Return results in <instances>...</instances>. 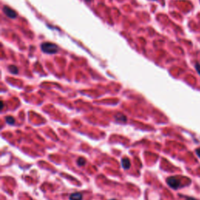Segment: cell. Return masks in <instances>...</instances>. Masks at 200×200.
Masks as SVG:
<instances>
[{
  "instance_id": "6da1fadb",
  "label": "cell",
  "mask_w": 200,
  "mask_h": 200,
  "mask_svg": "<svg viewBox=\"0 0 200 200\" xmlns=\"http://www.w3.org/2000/svg\"><path fill=\"white\" fill-rule=\"evenodd\" d=\"M41 49L45 53L47 54H55L58 51V47L57 45L50 42H45L42 43L41 45Z\"/></svg>"
},
{
  "instance_id": "7a4b0ae2",
  "label": "cell",
  "mask_w": 200,
  "mask_h": 200,
  "mask_svg": "<svg viewBox=\"0 0 200 200\" xmlns=\"http://www.w3.org/2000/svg\"><path fill=\"white\" fill-rule=\"evenodd\" d=\"M168 185L174 189H177L181 186V181L175 177H170L166 180Z\"/></svg>"
},
{
  "instance_id": "3957f363",
  "label": "cell",
  "mask_w": 200,
  "mask_h": 200,
  "mask_svg": "<svg viewBox=\"0 0 200 200\" xmlns=\"http://www.w3.org/2000/svg\"><path fill=\"white\" fill-rule=\"evenodd\" d=\"M2 10H3V13L7 16L8 17H10L11 19H15L16 17H17V14L13 9L10 8L9 6H3L2 8Z\"/></svg>"
},
{
  "instance_id": "277c9868",
  "label": "cell",
  "mask_w": 200,
  "mask_h": 200,
  "mask_svg": "<svg viewBox=\"0 0 200 200\" xmlns=\"http://www.w3.org/2000/svg\"><path fill=\"white\" fill-rule=\"evenodd\" d=\"M70 200H82V195L79 192H75L70 195Z\"/></svg>"
},
{
  "instance_id": "5b68a950",
  "label": "cell",
  "mask_w": 200,
  "mask_h": 200,
  "mask_svg": "<svg viewBox=\"0 0 200 200\" xmlns=\"http://www.w3.org/2000/svg\"><path fill=\"white\" fill-rule=\"evenodd\" d=\"M130 161L128 159H123L122 160V166L124 169H129L130 168Z\"/></svg>"
},
{
  "instance_id": "8992f818",
  "label": "cell",
  "mask_w": 200,
  "mask_h": 200,
  "mask_svg": "<svg viewBox=\"0 0 200 200\" xmlns=\"http://www.w3.org/2000/svg\"><path fill=\"white\" fill-rule=\"evenodd\" d=\"M9 70L11 72L12 74H16L18 73V69H17V67L16 66H13V65H11V66H9Z\"/></svg>"
},
{
  "instance_id": "52a82bcc",
  "label": "cell",
  "mask_w": 200,
  "mask_h": 200,
  "mask_svg": "<svg viewBox=\"0 0 200 200\" xmlns=\"http://www.w3.org/2000/svg\"><path fill=\"white\" fill-rule=\"evenodd\" d=\"M6 121L9 124H13L15 123V119L13 117H7L6 118Z\"/></svg>"
},
{
  "instance_id": "ba28073f",
  "label": "cell",
  "mask_w": 200,
  "mask_h": 200,
  "mask_svg": "<svg viewBox=\"0 0 200 200\" xmlns=\"http://www.w3.org/2000/svg\"><path fill=\"white\" fill-rule=\"evenodd\" d=\"M78 166H84V165L85 164V163H86V161H85V160L84 158H79L78 160Z\"/></svg>"
},
{
  "instance_id": "9c48e42d",
  "label": "cell",
  "mask_w": 200,
  "mask_h": 200,
  "mask_svg": "<svg viewBox=\"0 0 200 200\" xmlns=\"http://www.w3.org/2000/svg\"><path fill=\"white\" fill-rule=\"evenodd\" d=\"M116 119L117 120V121H123V122H124V121H126V117H124V115H122V114H120V117H118V115L116 116Z\"/></svg>"
},
{
  "instance_id": "30bf717a",
  "label": "cell",
  "mask_w": 200,
  "mask_h": 200,
  "mask_svg": "<svg viewBox=\"0 0 200 200\" xmlns=\"http://www.w3.org/2000/svg\"><path fill=\"white\" fill-rule=\"evenodd\" d=\"M195 66V69H196L197 72H198V74L200 75V64H199V63H196Z\"/></svg>"
},
{
  "instance_id": "8fae6325",
  "label": "cell",
  "mask_w": 200,
  "mask_h": 200,
  "mask_svg": "<svg viewBox=\"0 0 200 200\" xmlns=\"http://www.w3.org/2000/svg\"><path fill=\"white\" fill-rule=\"evenodd\" d=\"M196 153H197V155H198V156L200 158V149H197V150H196Z\"/></svg>"
},
{
  "instance_id": "7c38bea8",
  "label": "cell",
  "mask_w": 200,
  "mask_h": 200,
  "mask_svg": "<svg viewBox=\"0 0 200 200\" xmlns=\"http://www.w3.org/2000/svg\"><path fill=\"white\" fill-rule=\"evenodd\" d=\"M188 200H195V199L193 198H188Z\"/></svg>"
},
{
  "instance_id": "4fadbf2b",
  "label": "cell",
  "mask_w": 200,
  "mask_h": 200,
  "mask_svg": "<svg viewBox=\"0 0 200 200\" xmlns=\"http://www.w3.org/2000/svg\"><path fill=\"white\" fill-rule=\"evenodd\" d=\"M110 200H116V199H110Z\"/></svg>"
}]
</instances>
